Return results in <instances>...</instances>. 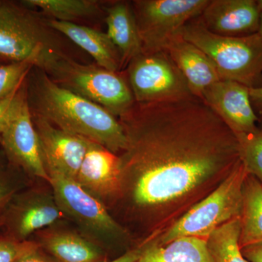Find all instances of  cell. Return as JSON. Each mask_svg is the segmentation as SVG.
<instances>
[{"label": "cell", "mask_w": 262, "mask_h": 262, "mask_svg": "<svg viewBox=\"0 0 262 262\" xmlns=\"http://www.w3.org/2000/svg\"><path fill=\"white\" fill-rule=\"evenodd\" d=\"M119 120L127 146L119 155L118 201L146 220H165L201 201L241 162L236 136L196 96L136 103Z\"/></svg>", "instance_id": "1"}, {"label": "cell", "mask_w": 262, "mask_h": 262, "mask_svg": "<svg viewBox=\"0 0 262 262\" xmlns=\"http://www.w3.org/2000/svg\"><path fill=\"white\" fill-rule=\"evenodd\" d=\"M27 101L33 115L61 130L101 144L116 155L126 148V135L119 119L102 106L61 87L42 70L32 79Z\"/></svg>", "instance_id": "2"}, {"label": "cell", "mask_w": 262, "mask_h": 262, "mask_svg": "<svg viewBox=\"0 0 262 262\" xmlns=\"http://www.w3.org/2000/svg\"><path fill=\"white\" fill-rule=\"evenodd\" d=\"M180 34L206 53L222 80L234 81L249 89L262 85V39L258 33L245 37L220 35L196 18L186 24Z\"/></svg>", "instance_id": "3"}, {"label": "cell", "mask_w": 262, "mask_h": 262, "mask_svg": "<svg viewBox=\"0 0 262 262\" xmlns=\"http://www.w3.org/2000/svg\"><path fill=\"white\" fill-rule=\"evenodd\" d=\"M247 171L241 162L213 192L196 203L165 232L154 237L163 246L182 237L206 239L222 225L241 218L244 208V184Z\"/></svg>", "instance_id": "4"}, {"label": "cell", "mask_w": 262, "mask_h": 262, "mask_svg": "<svg viewBox=\"0 0 262 262\" xmlns=\"http://www.w3.org/2000/svg\"><path fill=\"white\" fill-rule=\"evenodd\" d=\"M42 71L61 87L102 106L118 119L135 106L130 85L116 72L80 64L61 53Z\"/></svg>", "instance_id": "5"}, {"label": "cell", "mask_w": 262, "mask_h": 262, "mask_svg": "<svg viewBox=\"0 0 262 262\" xmlns=\"http://www.w3.org/2000/svg\"><path fill=\"white\" fill-rule=\"evenodd\" d=\"M54 39L28 10L13 3L0 5V58L28 61L44 70L61 53Z\"/></svg>", "instance_id": "6"}, {"label": "cell", "mask_w": 262, "mask_h": 262, "mask_svg": "<svg viewBox=\"0 0 262 262\" xmlns=\"http://www.w3.org/2000/svg\"><path fill=\"white\" fill-rule=\"evenodd\" d=\"M127 72L136 103L146 104L194 96L165 51L143 52L129 63Z\"/></svg>", "instance_id": "7"}, {"label": "cell", "mask_w": 262, "mask_h": 262, "mask_svg": "<svg viewBox=\"0 0 262 262\" xmlns=\"http://www.w3.org/2000/svg\"><path fill=\"white\" fill-rule=\"evenodd\" d=\"M210 0H139L133 3L144 52L164 51L169 41L198 18Z\"/></svg>", "instance_id": "8"}, {"label": "cell", "mask_w": 262, "mask_h": 262, "mask_svg": "<svg viewBox=\"0 0 262 262\" xmlns=\"http://www.w3.org/2000/svg\"><path fill=\"white\" fill-rule=\"evenodd\" d=\"M52 193L65 216L96 237L110 239L121 237L125 229L113 218L108 208L87 192L75 179L54 171L48 172Z\"/></svg>", "instance_id": "9"}, {"label": "cell", "mask_w": 262, "mask_h": 262, "mask_svg": "<svg viewBox=\"0 0 262 262\" xmlns=\"http://www.w3.org/2000/svg\"><path fill=\"white\" fill-rule=\"evenodd\" d=\"M0 141L10 163L21 168L31 177L49 183V175L27 101V92L0 134Z\"/></svg>", "instance_id": "10"}, {"label": "cell", "mask_w": 262, "mask_h": 262, "mask_svg": "<svg viewBox=\"0 0 262 262\" xmlns=\"http://www.w3.org/2000/svg\"><path fill=\"white\" fill-rule=\"evenodd\" d=\"M64 217L53 193L29 191L15 194L5 208L2 222L6 237L23 242Z\"/></svg>", "instance_id": "11"}, {"label": "cell", "mask_w": 262, "mask_h": 262, "mask_svg": "<svg viewBox=\"0 0 262 262\" xmlns=\"http://www.w3.org/2000/svg\"><path fill=\"white\" fill-rule=\"evenodd\" d=\"M201 99L222 119L237 140L259 130L250 89L244 84L221 80L206 90Z\"/></svg>", "instance_id": "12"}, {"label": "cell", "mask_w": 262, "mask_h": 262, "mask_svg": "<svg viewBox=\"0 0 262 262\" xmlns=\"http://www.w3.org/2000/svg\"><path fill=\"white\" fill-rule=\"evenodd\" d=\"M32 116L47 171L75 179L90 140L61 130L39 115Z\"/></svg>", "instance_id": "13"}, {"label": "cell", "mask_w": 262, "mask_h": 262, "mask_svg": "<svg viewBox=\"0 0 262 262\" xmlns=\"http://www.w3.org/2000/svg\"><path fill=\"white\" fill-rule=\"evenodd\" d=\"M75 181L106 207L118 201L121 189L119 155L90 141Z\"/></svg>", "instance_id": "14"}, {"label": "cell", "mask_w": 262, "mask_h": 262, "mask_svg": "<svg viewBox=\"0 0 262 262\" xmlns=\"http://www.w3.org/2000/svg\"><path fill=\"white\" fill-rule=\"evenodd\" d=\"M262 0H210L198 17L211 32L227 37L258 33Z\"/></svg>", "instance_id": "15"}, {"label": "cell", "mask_w": 262, "mask_h": 262, "mask_svg": "<svg viewBox=\"0 0 262 262\" xmlns=\"http://www.w3.org/2000/svg\"><path fill=\"white\" fill-rule=\"evenodd\" d=\"M165 51L187 81L193 96L202 98L206 90L222 80L218 70L208 56L180 33L172 38Z\"/></svg>", "instance_id": "16"}, {"label": "cell", "mask_w": 262, "mask_h": 262, "mask_svg": "<svg viewBox=\"0 0 262 262\" xmlns=\"http://www.w3.org/2000/svg\"><path fill=\"white\" fill-rule=\"evenodd\" d=\"M56 226L39 231L36 242L57 262H103L106 253L99 244Z\"/></svg>", "instance_id": "17"}, {"label": "cell", "mask_w": 262, "mask_h": 262, "mask_svg": "<svg viewBox=\"0 0 262 262\" xmlns=\"http://www.w3.org/2000/svg\"><path fill=\"white\" fill-rule=\"evenodd\" d=\"M47 24L50 28L64 34L66 37L87 52L94 58L98 67L116 72L121 67L120 53L106 33L74 22L61 21L55 19L49 20Z\"/></svg>", "instance_id": "18"}, {"label": "cell", "mask_w": 262, "mask_h": 262, "mask_svg": "<svg viewBox=\"0 0 262 262\" xmlns=\"http://www.w3.org/2000/svg\"><path fill=\"white\" fill-rule=\"evenodd\" d=\"M108 37L121 57L122 63H130L144 52L134 10L128 3L117 2L106 8Z\"/></svg>", "instance_id": "19"}, {"label": "cell", "mask_w": 262, "mask_h": 262, "mask_svg": "<svg viewBox=\"0 0 262 262\" xmlns=\"http://www.w3.org/2000/svg\"><path fill=\"white\" fill-rule=\"evenodd\" d=\"M136 262H214V260L208 250L206 239L182 237L158 246L155 244L154 237H151L149 246Z\"/></svg>", "instance_id": "20"}, {"label": "cell", "mask_w": 262, "mask_h": 262, "mask_svg": "<svg viewBox=\"0 0 262 262\" xmlns=\"http://www.w3.org/2000/svg\"><path fill=\"white\" fill-rule=\"evenodd\" d=\"M239 248L262 242V184L248 174L244 184Z\"/></svg>", "instance_id": "21"}, {"label": "cell", "mask_w": 262, "mask_h": 262, "mask_svg": "<svg viewBox=\"0 0 262 262\" xmlns=\"http://www.w3.org/2000/svg\"><path fill=\"white\" fill-rule=\"evenodd\" d=\"M241 218L227 222L207 238L208 250L214 262H249L239 248Z\"/></svg>", "instance_id": "22"}, {"label": "cell", "mask_w": 262, "mask_h": 262, "mask_svg": "<svg viewBox=\"0 0 262 262\" xmlns=\"http://www.w3.org/2000/svg\"><path fill=\"white\" fill-rule=\"evenodd\" d=\"M22 4L37 8L55 20L65 22L85 18L98 10V2L92 0H25Z\"/></svg>", "instance_id": "23"}, {"label": "cell", "mask_w": 262, "mask_h": 262, "mask_svg": "<svg viewBox=\"0 0 262 262\" xmlns=\"http://www.w3.org/2000/svg\"><path fill=\"white\" fill-rule=\"evenodd\" d=\"M238 141L241 160L246 171L262 184V130Z\"/></svg>", "instance_id": "24"}, {"label": "cell", "mask_w": 262, "mask_h": 262, "mask_svg": "<svg viewBox=\"0 0 262 262\" xmlns=\"http://www.w3.org/2000/svg\"><path fill=\"white\" fill-rule=\"evenodd\" d=\"M34 66L28 61L0 65V101L18 91Z\"/></svg>", "instance_id": "25"}, {"label": "cell", "mask_w": 262, "mask_h": 262, "mask_svg": "<svg viewBox=\"0 0 262 262\" xmlns=\"http://www.w3.org/2000/svg\"><path fill=\"white\" fill-rule=\"evenodd\" d=\"M32 243L31 241L20 242L6 236L0 237V262H16Z\"/></svg>", "instance_id": "26"}, {"label": "cell", "mask_w": 262, "mask_h": 262, "mask_svg": "<svg viewBox=\"0 0 262 262\" xmlns=\"http://www.w3.org/2000/svg\"><path fill=\"white\" fill-rule=\"evenodd\" d=\"M24 84L13 94L0 101V134L6 127L15 108L27 92Z\"/></svg>", "instance_id": "27"}, {"label": "cell", "mask_w": 262, "mask_h": 262, "mask_svg": "<svg viewBox=\"0 0 262 262\" xmlns=\"http://www.w3.org/2000/svg\"><path fill=\"white\" fill-rule=\"evenodd\" d=\"M16 262H57L46 253L36 241H33L32 246L18 258Z\"/></svg>", "instance_id": "28"}, {"label": "cell", "mask_w": 262, "mask_h": 262, "mask_svg": "<svg viewBox=\"0 0 262 262\" xmlns=\"http://www.w3.org/2000/svg\"><path fill=\"white\" fill-rule=\"evenodd\" d=\"M150 239H146L142 244L138 245L136 247L130 248L125 251L123 254L113 260H106L103 262H136L138 261L143 252L145 251L146 248L149 246Z\"/></svg>", "instance_id": "29"}, {"label": "cell", "mask_w": 262, "mask_h": 262, "mask_svg": "<svg viewBox=\"0 0 262 262\" xmlns=\"http://www.w3.org/2000/svg\"><path fill=\"white\" fill-rule=\"evenodd\" d=\"M15 189L12 183L5 178L0 177V209L4 208L15 194Z\"/></svg>", "instance_id": "30"}, {"label": "cell", "mask_w": 262, "mask_h": 262, "mask_svg": "<svg viewBox=\"0 0 262 262\" xmlns=\"http://www.w3.org/2000/svg\"><path fill=\"white\" fill-rule=\"evenodd\" d=\"M243 256L249 262H262V242L241 248Z\"/></svg>", "instance_id": "31"}, {"label": "cell", "mask_w": 262, "mask_h": 262, "mask_svg": "<svg viewBox=\"0 0 262 262\" xmlns=\"http://www.w3.org/2000/svg\"><path fill=\"white\" fill-rule=\"evenodd\" d=\"M250 98L253 110L257 115L258 122L262 124V85L250 89Z\"/></svg>", "instance_id": "32"}, {"label": "cell", "mask_w": 262, "mask_h": 262, "mask_svg": "<svg viewBox=\"0 0 262 262\" xmlns=\"http://www.w3.org/2000/svg\"><path fill=\"white\" fill-rule=\"evenodd\" d=\"M4 163H3V160L0 158V177L4 175Z\"/></svg>", "instance_id": "33"}, {"label": "cell", "mask_w": 262, "mask_h": 262, "mask_svg": "<svg viewBox=\"0 0 262 262\" xmlns=\"http://www.w3.org/2000/svg\"><path fill=\"white\" fill-rule=\"evenodd\" d=\"M258 34H259L260 37L262 39V13L261 18H260L259 28H258Z\"/></svg>", "instance_id": "34"}, {"label": "cell", "mask_w": 262, "mask_h": 262, "mask_svg": "<svg viewBox=\"0 0 262 262\" xmlns=\"http://www.w3.org/2000/svg\"><path fill=\"white\" fill-rule=\"evenodd\" d=\"M2 3H3V2L0 1V5H1V4H2Z\"/></svg>", "instance_id": "35"}]
</instances>
